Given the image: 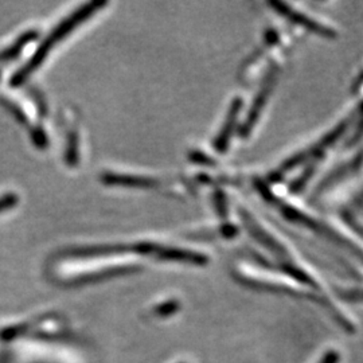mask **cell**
Masks as SVG:
<instances>
[{
    "label": "cell",
    "mask_w": 363,
    "mask_h": 363,
    "mask_svg": "<svg viewBox=\"0 0 363 363\" xmlns=\"http://www.w3.org/2000/svg\"><path fill=\"white\" fill-rule=\"evenodd\" d=\"M337 361V354H335V352H328V354L325 355V359L320 363H335Z\"/></svg>",
    "instance_id": "1"
}]
</instances>
